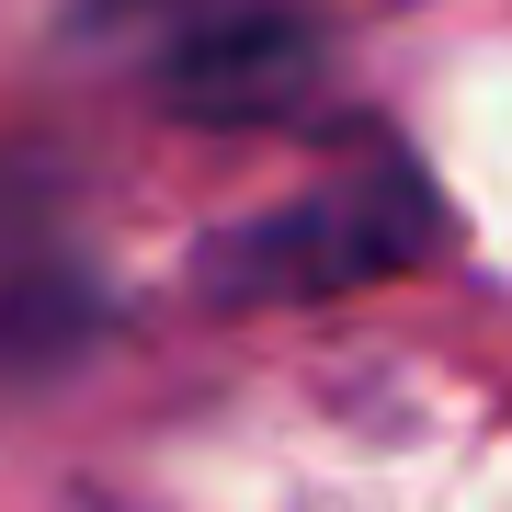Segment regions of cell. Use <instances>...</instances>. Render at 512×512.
Instances as JSON below:
<instances>
[{
	"label": "cell",
	"mask_w": 512,
	"mask_h": 512,
	"mask_svg": "<svg viewBox=\"0 0 512 512\" xmlns=\"http://www.w3.org/2000/svg\"><path fill=\"white\" fill-rule=\"evenodd\" d=\"M421 228H433V205H421L410 171H353V183H319L274 205V217L228 228L217 251L194 262V285L217 296V308H274V296H342L387 274V262L421 251Z\"/></svg>",
	"instance_id": "1"
},
{
	"label": "cell",
	"mask_w": 512,
	"mask_h": 512,
	"mask_svg": "<svg viewBox=\"0 0 512 512\" xmlns=\"http://www.w3.org/2000/svg\"><path fill=\"white\" fill-rule=\"evenodd\" d=\"M319 92V23L296 12H217L160 57V103L194 126H274Z\"/></svg>",
	"instance_id": "2"
}]
</instances>
